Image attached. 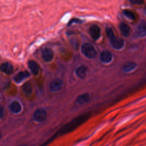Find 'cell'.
Instances as JSON below:
<instances>
[{"instance_id":"1","label":"cell","mask_w":146,"mask_h":146,"mask_svg":"<svg viewBox=\"0 0 146 146\" xmlns=\"http://www.w3.org/2000/svg\"><path fill=\"white\" fill-rule=\"evenodd\" d=\"M89 117L88 114H85L81 115L79 117L75 118L74 120L68 123L67 124L64 125L59 131L58 133L60 135H62L64 133H66L70 132L72 131L75 128H76L78 126L81 124L83 121H84L88 117Z\"/></svg>"},{"instance_id":"2","label":"cell","mask_w":146,"mask_h":146,"mask_svg":"<svg viewBox=\"0 0 146 146\" xmlns=\"http://www.w3.org/2000/svg\"><path fill=\"white\" fill-rule=\"evenodd\" d=\"M106 34L111 46L113 48L116 50H120L124 47V40L121 38L116 36L113 30L111 27H108L106 29Z\"/></svg>"},{"instance_id":"3","label":"cell","mask_w":146,"mask_h":146,"mask_svg":"<svg viewBox=\"0 0 146 146\" xmlns=\"http://www.w3.org/2000/svg\"><path fill=\"white\" fill-rule=\"evenodd\" d=\"M81 51L86 57L90 59L94 58L97 54L94 47L89 43L83 44L81 47Z\"/></svg>"},{"instance_id":"4","label":"cell","mask_w":146,"mask_h":146,"mask_svg":"<svg viewBox=\"0 0 146 146\" xmlns=\"http://www.w3.org/2000/svg\"><path fill=\"white\" fill-rule=\"evenodd\" d=\"M46 111L43 108L36 109L33 113V119L37 122L43 121L46 119Z\"/></svg>"},{"instance_id":"5","label":"cell","mask_w":146,"mask_h":146,"mask_svg":"<svg viewBox=\"0 0 146 146\" xmlns=\"http://www.w3.org/2000/svg\"><path fill=\"white\" fill-rule=\"evenodd\" d=\"M63 86V82L59 78L52 80L49 85V89L51 92H57L60 90Z\"/></svg>"},{"instance_id":"6","label":"cell","mask_w":146,"mask_h":146,"mask_svg":"<svg viewBox=\"0 0 146 146\" xmlns=\"http://www.w3.org/2000/svg\"><path fill=\"white\" fill-rule=\"evenodd\" d=\"M42 58L46 62H49L54 58V52L50 48H45L42 51Z\"/></svg>"},{"instance_id":"7","label":"cell","mask_w":146,"mask_h":146,"mask_svg":"<svg viewBox=\"0 0 146 146\" xmlns=\"http://www.w3.org/2000/svg\"><path fill=\"white\" fill-rule=\"evenodd\" d=\"M89 33L92 38L94 40L98 39L100 36V29L96 25H93L90 27Z\"/></svg>"},{"instance_id":"8","label":"cell","mask_w":146,"mask_h":146,"mask_svg":"<svg viewBox=\"0 0 146 146\" xmlns=\"http://www.w3.org/2000/svg\"><path fill=\"white\" fill-rule=\"evenodd\" d=\"M135 34L138 37L146 36V22H142L137 26Z\"/></svg>"},{"instance_id":"9","label":"cell","mask_w":146,"mask_h":146,"mask_svg":"<svg viewBox=\"0 0 146 146\" xmlns=\"http://www.w3.org/2000/svg\"><path fill=\"white\" fill-rule=\"evenodd\" d=\"M112 56L111 53L107 50L103 51L100 54V60L103 63H108L110 62L112 60Z\"/></svg>"},{"instance_id":"10","label":"cell","mask_w":146,"mask_h":146,"mask_svg":"<svg viewBox=\"0 0 146 146\" xmlns=\"http://www.w3.org/2000/svg\"><path fill=\"white\" fill-rule=\"evenodd\" d=\"M29 76V73L27 71H21L18 74H17L13 79L16 83H19L22 82L23 80L27 78Z\"/></svg>"},{"instance_id":"11","label":"cell","mask_w":146,"mask_h":146,"mask_svg":"<svg viewBox=\"0 0 146 146\" xmlns=\"http://www.w3.org/2000/svg\"><path fill=\"white\" fill-rule=\"evenodd\" d=\"M90 100V95L88 93H84L79 95L76 99V103L78 105H83L87 102H88Z\"/></svg>"},{"instance_id":"12","label":"cell","mask_w":146,"mask_h":146,"mask_svg":"<svg viewBox=\"0 0 146 146\" xmlns=\"http://www.w3.org/2000/svg\"><path fill=\"white\" fill-rule=\"evenodd\" d=\"M1 70L5 74L9 75L13 72V66L10 63L5 62L1 64Z\"/></svg>"},{"instance_id":"13","label":"cell","mask_w":146,"mask_h":146,"mask_svg":"<svg viewBox=\"0 0 146 146\" xmlns=\"http://www.w3.org/2000/svg\"><path fill=\"white\" fill-rule=\"evenodd\" d=\"M27 65L31 72L34 75H37L39 71V66L38 64L34 60H29L27 62Z\"/></svg>"},{"instance_id":"14","label":"cell","mask_w":146,"mask_h":146,"mask_svg":"<svg viewBox=\"0 0 146 146\" xmlns=\"http://www.w3.org/2000/svg\"><path fill=\"white\" fill-rule=\"evenodd\" d=\"M119 29L121 32V35L124 37H127L129 35L130 28L128 25H127L124 22H121L119 24Z\"/></svg>"},{"instance_id":"15","label":"cell","mask_w":146,"mask_h":146,"mask_svg":"<svg viewBox=\"0 0 146 146\" xmlns=\"http://www.w3.org/2000/svg\"><path fill=\"white\" fill-rule=\"evenodd\" d=\"M9 108L12 112L18 113L21 111L22 107L18 102L14 101L10 104Z\"/></svg>"},{"instance_id":"16","label":"cell","mask_w":146,"mask_h":146,"mask_svg":"<svg viewBox=\"0 0 146 146\" xmlns=\"http://www.w3.org/2000/svg\"><path fill=\"white\" fill-rule=\"evenodd\" d=\"M75 73L78 77L80 79H83L86 76L87 68L84 66H80L76 68Z\"/></svg>"},{"instance_id":"17","label":"cell","mask_w":146,"mask_h":146,"mask_svg":"<svg viewBox=\"0 0 146 146\" xmlns=\"http://www.w3.org/2000/svg\"><path fill=\"white\" fill-rule=\"evenodd\" d=\"M22 91L27 94H30L32 92V87L29 83H25L22 87Z\"/></svg>"},{"instance_id":"18","label":"cell","mask_w":146,"mask_h":146,"mask_svg":"<svg viewBox=\"0 0 146 146\" xmlns=\"http://www.w3.org/2000/svg\"><path fill=\"white\" fill-rule=\"evenodd\" d=\"M123 14L125 17H127V18L131 20L135 19V15L133 13H132L131 11L129 10H127V9L124 10L123 11Z\"/></svg>"},{"instance_id":"19","label":"cell","mask_w":146,"mask_h":146,"mask_svg":"<svg viewBox=\"0 0 146 146\" xmlns=\"http://www.w3.org/2000/svg\"><path fill=\"white\" fill-rule=\"evenodd\" d=\"M135 66V64L134 63H131V62H128V63H125L123 67V70L124 71V72H128V71H129L131 70H132L133 69V68Z\"/></svg>"},{"instance_id":"20","label":"cell","mask_w":146,"mask_h":146,"mask_svg":"<svg viewBox=\"0 0 146 146\" xmlns=\"http://www.w3.org/2000/svg\"><path fill=\"white\" fill-rule=\"evenodd\" d=\"M70 44L71 45V46L73 48H74L75 50H77L78 49V40L75 38H72L70 39Z\"/></svg>"},{"instance_id":"21","label":"cell","mask_w":146,"mask_h":146,"mask_svg":"<svg viewBox=\"0 0 146 146\" xmlns=\"http://www.w3.org/2000/svg\"><path fill=\"white\" fill-rule=\"evenodd\" d=\"M129 2L132 5H142L144 3V0H129Z\"/></svg>"},{"instance_id":"22","label":"cell","mask_w":146,"mask_h":146,"mask_svg":"<svg viewBox=\"0 0 146 146\" xmlns=\"http://www.w3.org/2000/svg\"><path fill=\"white\" fill-rule=\"evenodd\" d=\"M82 21L79 19H76V18H74V19H72L68 23V26H70L71 25V24L74 23H81Z\"/></svg>"},{"instance_id":"23","label":"cell","mask_w":146,"mask_h":146,"mask_svg":"<svg viewBox=\"0 0 146 146\" xmlns=\"http://www.w3.org/2000/svg\"><path fill=\"white\" fill-rule=\"evenodd\" d=\"M0 112H1L0 116H1V118H2V117H3V107H2V106H1V107Z\"/></svg>"},{"instance_id":"24","label":"cell","mask_w":146,"mask_h":146,"mask_svg":"<svg viewBox=\"0 0 146 146\" xmlns=\"http://www.w3.org/2000/svg\"><path fill=\"white\" fill-rule=\"evenodd\" d=\"M19 146H27V145H26V144H23V145H19Z\"/></svg>"},{"instance_id":"25","label":"cell","mask_w":146,"mask_h":146,"mask_svg":"<svg viewBox=\"0 0 146 146\" xmlns=\"http://www.w3.org/2000/svg\"><path fill=\"white\" fill-rule=\"evenodd\" d=\"M145 13H146V10H145Z\"/></svg>"}]
</instances>
